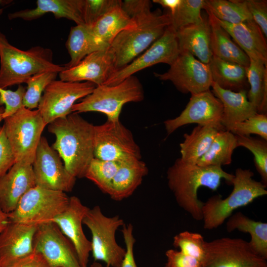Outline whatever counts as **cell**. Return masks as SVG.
Listing matches in <instances>:
<instances>
[{
  "label": "cell",
  "mask_w": 267,
  "mask_h": 267,
  "mask_svg": "<svg viewBox=\"0 0 267 267\" xmlns=\"http://www.w3.org/2000/svg\"><path fill=\"white\" fill-rule=\"evenodd\" d=\"M94 127L74 112L48 125V131L55 136L51 147L68 172L76 178H85L94 157Z\"/></svg>",
  "instance_id": "obj_1"
},
{
  "label": "cell",
  "mask_w": 267,
  "mask_h": 267,
  "mask_svg": "<svg viewBox=\"0 0 267 267\" xmlns=\"http://www.w3.org/2000/svg\"><path fill=\"white\" fill-rule=\"evenodd\" d=\"M234 175L220 166H200L178 158L167 171L168 185L178 205L197 221L202 220L203 202L198 198L202 186L216 191L224 179L231 183Z\"/></svg>",
  "instance_id": "obj_2"
},
{
  "label": "cell",
  "mask_w": 267,
  "mask_h": 267,
  "mask_svg": "<svg viewBox=\"0 0 267 267\" xmlns=\"http://www.w3.org/2000/svg\"><path fill=\"white\" fill-rule=\"evenodd\" d=\"M66 69L53 62V52L40 45L26 50L11 44L0 31V88L26 83L32 76L44 72L58 73Z\"/></svg>",
  "instance_id": "obj_3"
},
{
  "label": "cell",
  "mask_w": 267,
  "mask_h": 267,
  "mask_svg": "<svg viewBox=\"0 0 267 267\" xmlns=\"http://www.w3.org/2000/svg\"><path fill=\"white\" fill-rule=\"evenodd\" d=\"M253 176L250 169H236L231 182L233 187L230 194L224 199L214 195L203 202L202 220L205 229L219 227L234 210L267 194V185L254 179Z\"/></svg>",
  "instance_id": "obj_4"
},
{
  "label": "cell",
  "mask_w": 267,
  "mask_h": 267,
  "mask_svg": "<svg viewBox=\"0 0 267 267\" xmlns=\"http://www.w3.org/2000/svg\"><path fill=\"white\" fill-rule=\"evenodd\" d=\"M132 19L135 26L121 32L110 45L115 55L117 71L146 50L172 24L169 13L160 14L150 11Z\"/></svg>",
  "instance_id": "obj_5"
},
{
  "label": "cell",
  "mask_w": 267,
  "mask_h": 267,
  "mask_svg": "<svg viewBox=\"0 0 267 267\" xmlns=\"http://www.w3.org/2000/svg\"><path fill=\"white\" fill-rule=\"evenodd\" d=\"M144 97L142 86L133 75L116 85L96 86L81 102L73 105L72 112H97L106 115L107 120L119 121L125 104L140 102Z\"/></svg>",
  "instance_id": "obj_6"
},
{
  "label": "cell",
  "mask_w": 267,
  "mask_h": 267,
  "mask_svg": "<svg viewBox=\"0 0 267 267\" xmlns=\"http://www.w3.org/2000/svg\"><path fill=\"white\" fill-rule=\"evenodd\" d=\"M3 120L2 126L16 163L32 165L47 125L39 110L23 107Z\"/></svg>",
  "instance_id": "obj_7"
},
{
  "label": "cell",
  "mask_w": 267,
  "mask_h": 267,
  "mask_svg": "<svg viewBox=\"0 0 267 267\" xmlns=\"http://www.w3.org/2000/svg\"><path fill=\"white\" fill-rule=\"evenodd\" d=\"M91 234V253L94 261L104 262L106 267H121L126 249L116 240L117 230L125 224L119 216H105L100 207L89 209L84 220Z\"/></svg>",
  "instance_id": "obj_8"
},
{
  "label": "cell",
  "mask_w": 267,
  "mask_h": 267,
  "mask_svg": "<svg viewBox=\"0 0 267 267\" xmlns=\"http://www.w3.org/2000/svg\"><path fill=\"white\" fill-rule=\"evenodd\" d=\"M70 197L65 192L35 186L8 214L10 222L39 226L52 222L68 207Z\"/></svg>",
  "instance_id": "obj_9"
},
{
  "label": "cell",
  "mask_w": 267,
  "mask_h": 267,
  "mask_svg": "<svg viewBox=\"0 0 267 267\" xmlns=\"http://www.w3.org/2000/svg\"><path fill=\"white\" fill-rule=\"evenodd\" d=\"M94 156L101 160L121 162L141 159L140 148L131 131L119 121L107 120L94 127Z\"/></svg>",
  "instance_id": "obj_10"
},
{
  "label": "cell",
  "mask_w": 267,
  "mask_h": 267,
  "mask_svg": "<svg viewBox=\"0 0 267 267\" xmlns=\"http://www.w3.org/2000/svg\"><path fill=\"white\" fill-rule=\"evenodd\" d=\"M96 86L89 82H70L54 80L44 89L38 109L47 125L72 112L78 100L89 94Z\"/></svg>",
  "instance_id": "obj_11"
},
{
  "label": "cell",
  "mask_w": 267,
  "mask_h": 267,
  "mask_svg": "<svg viewBox=\"0 0 267 267\" xmlns=\"http://www.w3.org/2000/svg\"><path fill=\"white\" fill-rule=\"evenodd\" d=\"M164 73H154L161 81H169L182 93L196 94L210 90L213 83L209 66L186 51L179 54Z\"/></svg>",
  "instance_id": "obj_12"
},
{
  "label": "cell",
  "mask_w": 267,
  "mask_h": 267,
  "mask_svg": "<svg viewBox=\"0 0 267 267\" xmlns=\"http://www.w3.org/2000/svg\"><path fill=\"white\" fill-rule=\"evenodd\" d=\"M202 267H264L266 260L256 254L249 242L241 238L222 237L206 241Z\"/></svg>",
  "instance_id": "obj_13"
},
{
  "label": "cell",
  "mask_w": 267,
  "mask_h": 267,
  "mask_svg": "<svg viewBox=\"0 0 267 267\" xmlns=\"http://www.w3.org/2000/svg\"><path fill=\"white\" fill-rule=\"evenodd\" d=\"M61 160L42 136L32 164L36 185L65 193L71 191L76 178L68 172Z\"/></svg>",
  "instance_id": "obj_14"
},
{
  "label": "cell",
  "mask_w": 267,
  "mask_h": 267,
  "mask_svg": "<svg viewBox=\"0 0 267 267\" xmlns=\"http://www.w3.org/2000/svg\"><path fill=\"white\" fill-rule=\"evenodd\" d=\"M223 107L221 101L211 90L191 94L185 108L177 117L164 122L168 135L179 128L189 124H197L211 126L219 131L225 130L222 125Z\"/></svg>",
  "instance_id": "obj_15"
},
{
  "label": "cell",
  "mask_w": 267,
  "mask_h": 267,
  "mask_svg": "<svg viewBox=\"0 0 267 267\" xmlns=\"http://www.w3.org/2000/svg\"><path fill=\"white\" fill-rule=\"evenodd\" d=\"M179 53L176 30L171 24L143 53L125 67L115 71L104 85L118 84L135 73L158 63L170 66Z\"/></svg>",
  "instance_id": "obj_16"
},
{
  "label": "cell",
  "mask_w": 267,
  "mask_h": 267,
  "mask_svg": "<svg viewBox=\"0 0 267 267\" xmlns=\"http://www.w3.org/2000/svg\"><path fill=\"white\" fill-rule=\"evenodd\" d=\"M33 247L51 267H81L72 244L53 222L38 226Z\"/></svg>",
  "instance_id": "obj_17"
},
{
  "label": "cell",
  "mask_w": 267,
  "mask_h": 267,
  "mask_svg": "<svg viewBox=\"0 0 267 267\" xmlns=\"http://www.w3.org/2000/svg\"><path fill=\"white\" fill-rule=\"evenodd\" d=\"M117 71L116 57L110 46L86 56L77 65L58 73L60 80L70 82H89L103 85Z\"/></svg>",
  "instance_id": "obj_18"
},
{
  "label": "cell",
  "mask_w": 267,
  "mask_h": 267,
  "mask_svg": "<svg viewBox=\"0 0 267 267\" xmlns=\"http://www.w3.org/2000/svg\"><path fill=\"white\" fill-rule=\"evenodd\" d=\"M89 209L78 197L72 196L67 209L52 221L72 244L81 267H88L91 249V242L83 228V220Z\"/></svg>",
  "instance_id": "obj_19"
},
{
  "label": "cell",
  "mask_w": 267,
  "mask_h": 267,
  "mask_svg": "<svg viewBox=\"0 0 267 267\" xmlns=\"http://www.w3.org/2000/svg\"><path fill=\"white\" fill-rule=\"evenodd\" d=\"M38 226L9 222L0 233V267H11L34 252Z\"/></svg>",
  "instance_id": "obj_20"
},
{
  "label": "cell",
  "mask_w": 267,
  "mask_h": 267,
  "mask_svg": "<svg viewBox=\"0 0 267 267\" xmlns=\"http://www.w3.org/2000/svg\"><path fill=\"white\" fill-rule=\"evenodd\" d=\"M36 186L32 165L15 163L0 178V207L6 214L16 208L23 195Z\"/></svg>",
  "instance_id": "obj_21"
},
{
  "label": "cell",
  "mask_w": 267,
  "mask_h": 267,
  "mask_svg": "<svg viewBox=\"0 0 267 267\" xmlns=\"http://www.w3.org/2000/svg\"><path fill=\"white\" fill-rule=\"evenodd\" d=\"M217 19L249 58L261 61L267 65L266 38L253 19L237 24H230Z\"/></svg>",
  "instance_id": "obj_22"
},
{
  "label": "cell",
  "mask_w": 267,
  "mask_h": 267,
  "mask_svg": "<svg viewBox=\"0 0 267 267\" xmlns=\"http://www.w3.org/2000/svg\"><path fill=\"white\" fill-rule=\"evenodd\" d=\"M212 92L222 102L223 113L222 125L225 130L235 124L248 119L257 113V110L248 100L247 90L234 91L222 88L213 82Z\"/></svg>",
  "instance_id": "obj_23"
},
{
  "label": "cell",
  "mask_w": 267,
  "mask_h": 267,
  "mask_svg": "<svg viewBox=\"0 0 267 267\" xmlns=\"http://www.w3.org/2000/svg\"><path fill=\"white\" fill-rule=\"evenodd\" d=\"M211 34L208 16H203L197 23L178 30L176 35L180 51H187L201 62L208 64L213 56Z\"/></svg>",
  "instance_id": "obj_24"
},
{
  "label": "cell",
  "mask_w": 267,
  "mask_h": 267,
  "mask_svg": "<svg viewBox=\"0 0 267 267\" xmlns=\"http://www.w3.org/2000/svg\"><path fill=\"white\" fill-rule=\"evenodd\" d=\"M82 0H38L35 8L10 13L8 17L9 20L21 19L31 21L51 13L56 19L66 18L74 21L76 25H85L81 12Z\"/></svg>",
  "instance_id": "obj_25"
},
{
  "label": "cell",
  "mask_w": 267,
  "mask_h": 267,
  "mask_svg": "<svg viewBox=\"0 0 267 267\" xmlns=\"http://www.w3.org/2000/svg\"><path fill=\"white\" fill-rule=\"evenodd\" d=\"M148 172L147 165L141 159L130 158L120 162L108 194L116 201L128 198L141 184Z\"/></svg>",
  "instance_id": "obj_26"
},
{
  "label": "cell",
  "mask_w": 267,
  "mask_h": 267,
  "mask_svg": "<svg viewBox=\"0 0 267 267\" xmlns=\"http://www.w3.org/2000/svg\"><path fill=\"white\" fill-rule=\"evenodd\" d=\"M70 60L63 65L69 68L77 65L86 56L110 46L99 41L90 28L76 25L71 27L65 44Z\"/></svg>",
  "instance_id": "obj_27"
},
{
  "label": "cell",
  "mask_w": 267,
  "mask_h": 267,
  "mask_svg": "<svg viewBox=\"0 0 267 267\" xmlns=\"http://www.w3.org/2000/svg\"><path fill=\"white\" fill-rule=\"evenodd\" d=\"M206 12L211 27V46L213 55L247 67L250 62L248 56L232 40L217 18L211 13Z\"/></svg>",
  "instance_id": "obj_28"
},
{
  "label": "cell",
  "mask_w": 267,
  "mask_h": 267,
  "mask_svg": "<svg viewBox=\"0 0 267 267\" xmlns=\"http://www.w3.org/2000/svg\"><path fill=\"white\" fill-rule=\"evenodd\" d=\"M208 65L213 82L222 88L234 91L247 90V67L213 55Z\"/></svg>",
  "instance_id": "obj_29"
},
{
  "label": "cell",
  "mask_w": 267,
  "mask_h": 267,
  "mask_svg": "<svg viewBox=\"0 0 267 267\" xmlns=\"http://www.w3.org/2000/svg\"><path fill=\"white\" fill-rule=\"evenodd\" d=\"M228 232L235 230L248 233L251 240L249 244L253 251L260 257L267 259V223L250 219L239 212L231 215L226 223Z\"/></svg>",
  "instance_id": "obj_30"
},
{
  "label": "cell",
  "mask_w": 267,
  "mask_h": 267,
  "mask_svg": "<svg viewBox=\"0 0 267 267\" xmlns=\"http://www.w3.org/2000/svg\"><path fill=\"white\" fill-rule=\"evenodd\" d=\"M135 25L134 20L125 12L121 4L108 11L90 28L99 41L110 46L119 34Z\"/></svg>",
  "instance_id": "obj_31"
},
{
  "label": "cell",
  "mask_w": 267,
  "mask_h": 267,
  "mask_svg": "<svg viewBox=\"0 0 267 267\" xmlns=\"http://www.w3.org/2000/svg\"><path fill=\"white\" fill-rule=\"evenodd\" d=\"M219 131L213 127L198 125L190 134H184V140L179 144V158L187 163L196 164L207 151Z\"/></svg>",
  "instance_id": "obj_32"
},
{
  "label": "cell",
  "mask_w": 267,
  "mask_h": 267,
  "mask_svg": "<svg viewBox=\"0 0 267 267\" xmlns=\"http://www.w3.org/2000/svg\"><path fill=\"white\" fill-rule=\"evenodd\" d=\"M249 59L247 79L250 89L247 97L257 110V113L267 114V65L258 60Z\"/></svg>",
  "instance_id": "obj_33"
},
{
  "label": "cell",
  "mask_w": 267,
  "mask_h": 267,
  "mask_svg": "<svg viewBox=\"0 0 267 267\" xmlns=\"http://www.w3.org/2000/svg\"><path fill=\"white\" fill-rule=\"evenodd\" d=\"M238 147L235 135L226 130L219 131L206 153L197 161L200 166L229 165L232 155Z\"/></svg>",
  "instance_id": "obj_34"
},
{
  "label": "cell",
  "mask_w": 267,
  "mask_h": 267,
  "mask_svg": "<svg viewBox=\"0 0 267 267\" xmlns=\"http://www.w3.org/2000/svg\"><path fill=\"white\" fill-rule=\"evenodd\" d=\"M203 9L218 20L230 24L253 19L245 0H205Z\"/></svg>",
  "instance_id": "obj_35"
},
{
  "label": "cell",
  "mask_w": 267,
  "mask_h": 267,
  "mask_svg": "<svg viewBox=\"0 0 267 267\" xmlns=\"http://www.w3.org/2000/svg\"><path fill=\"white\" fill-rule=\"evenodd\" d=\"M119 162L101 160L94 157L85 178L93 182L103 193L108 194Z\"/></svg>",
  "instance_id": "obj_36"
},
{
  "label": "cell",
  "mask_w": 267,
  "mask_h": 267,
  "mask_svg": "<svg viewBox=\"0 0 267 267\" xmlns=\"http://www.w3.org/2000/svg\"><path fill=\"white\" fill-rule=\"evenodd\" d=\"M58 72L47 71L31 77L26 82L27 87L23 98V106L31 110L38 108L44 91L47 86L55 80Z\"/></svg>",
  "instance_id": "obj_37"
},
{
  "label": "cell",
  "mask_w": 267,
  "mask_h": 267,
  "mask_svg": "<svg viewBox=\"0 0 267 267\" xmlns=\"http://www.w3.org/2000/svg\"><path fill=\"white\" fill-rule=\"evenodd\" d=\"M235 135L238 147H244L253 154L254 163L262 178L261 182L267 185V141L250 136Z\"/></svg>",
  "instance_id": "obj_38"
},
{
  "label": "cell",
  "mask_w": 267,
  "mask_h": 267,
  "mask_svg": "<svg viewBox=\"0 0 267 267\" xmlns=\"http://www.w3.org/2000/svg\"><path fill=\"white\" fill-rule=\"evenodd\" d=\"M205 0H181L175 11L171 15L172 25L176 31L200 22L203 16L201 10L204 8Z\"/></svg>",
  "instance_id": "obj_39"
},
{
  "label": "cell",
  "mask_w": 267,
  "mask_h": 267,
  "mask_svg": "<svg viewBox=\"0 0 267 267\" xmlns=\"http://www.w3.org/2000/svg\"><path fill=\"white\" fill-rule=\"evenodd\" d=\"M203 236L197 232L184 231L173 238V245L183 254L198 259L201 262L205 255V244Z\"/></svg>",
  "instance_id": "obj_40"
},
{
  "label": "cell",
  "mask_w": 267,
  "mask_h": 267,
  "mask_svg": "<svg viewBox=\"0 0 267 267\" xmlns=\"http://www.w3.org/2000/svg\"><path fill=\"white\" fill-rule=\"evenodd\" d=\"M122 3L121 0H82L81 12L85 25L91 28L103 15Z\"/></svg>",
  "instance_id": "obj_41"
},
{
  "label": "cell",
  "mask_w": 267,
  "mask_h": 267,
  "mask_svg": "<svg viewBox=\"0 0 267 267\" xmlns=\"http://www.w3.org/2000/svg\"><path fill=\"white\" fill-rule=\"evenodd\" d=\"M228 131L241 136L255 134L267 141V114L257 113L245 121L234 124Z\"/></svg>",
  "instance_id": "obj_42"
},
{
  "label": "cell",
  "mask_w": 267,
  "mask_h": 267,
  "mask_svg": "<svg viewBox=\"0 0 267 267\" xmlns=\"http://www.w3.org/2000/svg\"><path fill=\"white\" fill-rule=\"evenodd\" d=\"M26 88L19 85L15 91L0 88V106L4 104L2 118L4 119L14 115L23 107V98Z\"/></svg>",
  "instance_id": "obj_43"
},
{
  "label": "cell",
  "mask_w": 267,
  "mask_h": 267,
  "mask_svg": "<svg viewBox=\"0 0 267 267\" xmlns=\"http://www.w3.org/2000/svg\"><path fill=\"white\" fill-rule=\"evenodd\" d=\"M253 20L259 26L266 38L267 37V1L245 0Z\"/></svg>",
  "instance_id": "obj_44"
},
{
  "label": "cell",
  "mask_w": 267,
  "mask_h": 267,
  "mask_svg": "<svg viewBox=\"0 0 267 267\" xmlns=\"http://www.w3.org/2000/svg\"><path fill=\"white\" fill-rule=\"evenodd\" d=\"M16 163L12 150L3 126L0 131V178Z\"/></svg>",
  "instance_id": "obj_45"
},
{
  "label": "cell",
  "mask_w": 267,
  "mask_h": 267,
  "mask_svg": "<svg viewBox=\"0 0 267 267\" xmlns=\"http://www.w3.org/2000/svg\"><path fill=\"white\" fill-rule=\"evenodd\" d=\"M167 262L165 267H202V262L192 257L174 249L165 252Z\"/></svg>",
  "instance_id": "obj_46"
},
{
  "label": "cell",
  "mask_w": 267,
  "mask_h": 267,
  "mask_svg": "<svg viewBox=\"0 0 267 267\" xmlns=\"http://www.w3.org/2000/svg\"><path fill=\"white\" fill-rule=\"evenodd\" d=\"M121 231L125 244L126 252L121 267H138L134 256V248L135 239L133 234V226L131 223L124 224Z\"/></svg>",
  "instance_id": "obj_47"
},
{
  "label": "cell",
  "mask_w": 267,
  "mask_h": 267,
  "mask_svg": "<svg viewBox=\"0 0 267 267\" xmlns=\"http://www.w3.org/2000/svg\"><path fill=\"white\" fill-rule=\"evenodd\" d=\"M122 7L132 18L151 11V2L148 0H125Z\"/></svg>",
  "instance_id": "obj_48"
},
{
  "label": "cell",
  "mask_w": 267,
  "mask_h": 267,
  "mask_svg": "<svg viewBox=\"0 0 267 267\" xmlns=\"http://www.w3.org/2000/svg\"><path fill=\"white\" fill-rule=\"evenodd\" d=\"M11 267H51L43 256L34 250L29 256L23 258Z\"/></svg>",
  "instance_id": "obj_49"
},
{
  "label": "cell",
  "mask_w": 267,
  "mask_h": 267,
  "mask_svg": "<svg viewBox=\"0 0 267 267\" xmlns=\"http://www.w3.org/2000/svg\"><path fill=\"white\" fill-rule=\"evenodd\" d=\"M152 1L168 9L170 14L172 15L179 6L181 0H153Z\"/></svg>",
  "instance_id": "obj_50"
},
{
  "label": "cell",
  "mask_w": 267,
  "mask_h": 267,
  "mask_svg": "<svg viewBox=\"0 0 267 267\" xmlns=\"http://www.w3.org/2000/svg\"><path fill=\"white\" fill-rule=\"evenodd\" d=\"M8 214L4 212L0 207V233L9 223Z\"/></svg>",
  "instance_id": "obj_51"
},
{
  "label": "cell",
  "mask_w": 267,
  "mask_h": 267,
  "mask_svg": "<svg viewBox=\"0 0 267 267\" xmlns=\"http://www.w3.org/2000/svg\"><path fill=\"white\" fill-rule=\"evenodd\" d=\"M3 111H4V107L2 106H0V124L1 121L3 120L2 118V113L3 112ZM1 129V127H0V131Z\"/></svg>",
  "instance_id": "obj_52"
},
{
  "label": "cell",
  "mask_w": 267,
  "mask_h": 267,
  "mask_svg": "<svg viewBox=\"0 0 267 267\" xmlns=\"http://www.w3.org/2000/svg\"><path fill=\"white\" fill-rule=\"evenodd\" d=\"M90 267H103L102 265L98 262L94 261L90 265Z\"/></svg>",
  "instance_id": "obj_53"
},
{
  "label": "cell",
  "mask_w": 267,
  "mask_h": 267,
  "mask_svg": "<svg viewBox=\"0 0 267 267\" xmlns=\"http://www.w3.org/2000/svg\"><path fill=\"white\" fill-rule=\"evenodd\" d=\"M3 2L2 0H0V5ZM2 9L0 8V14L2 13Z\"/></svg>",
  "instance_id": "obj_54"
},
{
  "label": "cell",
  "mask_w": 267,
  "mask_h": 267,
  "mask_svg": "<svg viewBox=\"0 0 267 267\" xmlns=\"http://www.w3.org/2000/svg\"></svg>",
  "instance_id": "obj_55"
}]
</instances>
